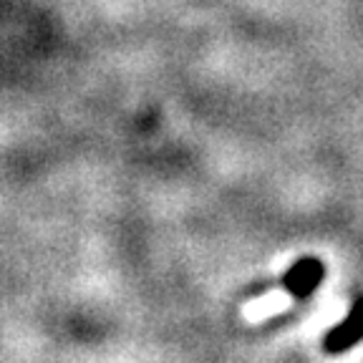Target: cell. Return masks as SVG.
Returning a JSON list of instances; mask_svg holds the SVG:
<instances>
[{
    "instance_id": "obj_3",
    "label": "cell",
    "mask_w": 363,
    "mask_h": 363,
    "mask_svg": "<svg viewBox=\"0 0 363 363\" xmlns=\"http://www.w3.org/2000/svg\"><path fill=\"white\" fill-rule=\"evenodd\" d=\"M285 308H288V295L285 293H270V295H265V298H257V301L250 303V306L245 308V318L257 323V320H265V318L285 311Z\"/></svg>"
},
{
    "instance_id": "obj_2",
    "label": "cell",
    "mask_w": 363,
    "mask_h": 363,
    "mask_svg": "<svg viewBox=\"0 0 363 363\" xmlns=\"http://www.w3.org/2000/svg\"><path fill=\"white\" fill-rule=\"evenodd\" d=\"M361 338H363V298H358V301L353 303L351 313L346 315V320L340 325H335V328L325 335L323 343L328 353H340V351H346V348H351L353 343Z\"/></svg>"
},
{
    "instance_id": "obj_1",
    "label": "cell",
    "mask_w": 363,
    "mask_h": 363,
    "mask_svg": "<svg viewBox=\"0 0 363 363\" xmlns=\"http://www.w3.org/2000/svg\"><path fill=\"white\" fill-rule=\"evenodd\" d=\"M325 278V267L318 257H303L283 275V285L295 298H306Z\"/></svg>"
}]
</instances>
